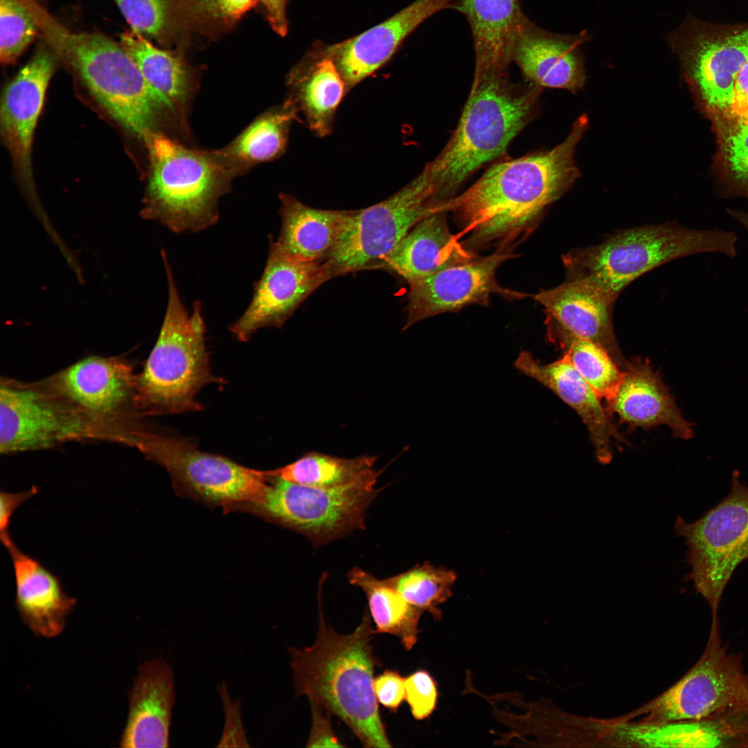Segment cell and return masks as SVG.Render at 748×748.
Wrapping results in <instances>:
<instances>
[{"instance_id": "35", "label": "cell", "mask_w": 748, "mask_h": 748, "mask_svg": "<svg viewBox=\"0 0 748 748\" xmlns=\"http://www.w3.org/2000/svg\"><path fill=\"white\" fill-rule=\"evenodd\" d=\"M456 579L453 571L425 562L386 580L409 604L440 620L439 607L452 596Z\"/></svg>"}, {"instance_id": "48", "label": "cell", "mask_w": 748, "mask_h": 748, "mask_svg": "<svg viewBox=\"0 0 748 748\" xmlns=\"http://www.w3.org/2000/svg\"><path fill=\"white\" fill-rule=\"evenodd\" d=\"M727 213L748 232V212L740 209L727 208Z\"/></svg>"}, {"instance_id": "2", "label": "cell", "mask_w": 748, "mask_h": 748, "mask_svg": "<svg viewBox=\"0 0 748 748\" xmlns=\"http://www.w3.org/2000/svg\"><path fill=\"white\" fill-rule=\"evenodd\" d=\"M375 634L367 612L353 632L343 635L328 626L320 609L315 641L288 652L295 697L305 695L310 705L340 718L364 747H391L373 687Z\"/></svg>"}, {"instance_id": "10", "label": "cell", "mask_w": 748, "mask_h": 748, "mask_svg": "<svg viewBox=\"0 0 748 748\" xmlns=\"http://www.w3.org/2000/svg\"><path fill=\"white\" fill-rule=\"evenodd\" d=\"M437 205L433 186L422 171L387 199L354 210L334 248L323 260L332 278L376 269L380 262Z\"/></svg>"}, {"instance_id": "3", "label": "cell", "mask_w": 748, "mask_h": 748, "mask_svg": "<svg viewBox=\"0 0 748 748\" xmlns=\"http://www.w3.org/2000/svg\"><path fill=\"white\" fill-rule=\"evenodd\" d=\"M540 89L516 84L507 73L472 82L456 129L422 170L438 204L456 195L470 175L506 150L532 118Z\"/></svg>"}, {"instance_id": "43", "label": "cell", "mask_w": 748, "mask_h": 748, "mask_svg": "<svg viewBox=\"0 0 748 748\" xmlns=\"http://www.w3.org/2000/svg\"><path fill=\"white\" fill-rule=\"evenodd\" d=\"M37 492L38 488L36 487L16 492L3 490L0 492V537L6 549L14 543L9 533L12 515L19 506L35 495Z\"/></svg>"}, {"instance_id": "1", "label": "cell", "mask_w": 748, "mask_h": 748, "mask_svg": "<svg viewBox=\"0 0 748 748\" xmlns=\"http://www.w3.org/2000/svg\"><path fill=\"white\" fill-rule=\"evenodd\" d=\"M588 125L586 115L553 148L498 163L459 195L438 203L433 213H451L473 253L495 247L513 250L537 226L545 209L575 181L576 148Z\"/></svg>"}, {"instance_id": "39", "label": "cell", "mask_w": 748, "mask_h": 748, "mask_svg": "<svg viewBox=\"0 0 748 748\" xmlns=\"http://www.w3.org/2000/svg\"><path fill=\"white\" fill-rule=\"evenodd\" d=\"M256 0H174L184 20L192 24H226L249 10Z\"/></svg>"}, {"instance_id": "45", "label": "cell", "mask_w": 748, "mask_h": 748, "mask_svg": "<svg viewBox=\"0 0 748 748\" xmlns=\"http://www.w3.org/2000/svg\"><path fill=\"white\" fill-rule=\"evenodd\" d=\"M264 6L268 21L274 30L281 36L287 32L285 14L286 0H260Z\"/></svg>"}, {"instance_id": "18", "label": "cell", "mask_w": 748, "mask_h": 748, "mask_svg": "<svg viewBox=\"0 0 748 748\" xmlns=\"http://www.w3.org/2000/svg\"><path fill=\"white\" fill-rule=\"evenodd\" d=\"M55 66V55L41 45L7 85L1 105V134L24 177H31L30 154L35 130Z\"/></svg>"}, {"instance_id": "11", "label": "cell", "mask_w": 748, "mask_h": 748, "mask_svg": "<svg viewBox=\"0 0 748 748\" xmlns=\"http://www.w3.org/2000/svg\"><path fill=\"white\" fill-rule=\"evenodd\" d=\"M265 472L268 483L262 499L240 510L299 532L316 544L364 527L366 510L377 492L359 486L328 489L301 485Z\"/></svg>"}, {"instance_id": "6", "label": "cell", "mask_w": 748, "mask_h": 748, "mask_svg": "<svg viewBox=\"0 0 748 748\" xmlns=\"http://www.w3.org/2000/svg\"><path fill=\"white\" fill-rule=\"evenodd\" d=\"M168 299L163 323L139 377L143 404L159 414L201 411L196 395L206 385L223 384L210 368L200 301L189 314L175 284L167 253L161 250Z\"/></svg>"}, {"instance_id": "4", "label": "cell", "mask_w": 748, "mask_h": 748, "mask_svg": "<svg viewBox=\"0 0 748 748\" xmlns=\"http://www.w3.org/2000/svg\"><path fill=\"white\" fill-rule=\"evenodd\" d=\"M143 142L150 170L141 216L176 233L215 224L217 202L236 176L217 150L191 149L159 132Z\"/></svg>"}, {"instance_id": "33", "label": "cell", "mask_w": 748, "mask_h": 748, "mask_svg": "<svg viewBox=\"0 0 748 748\" xmlns=\"http://www.w3.org/2000/svg\"><path fill=\"white\" fill-rule=\"evenodd\" d=\"M348 578L366 594L376 634L393 635L404 648L411 650L418 641L423 611L406 601L386 579H377L359 567L352 569Z\"/></svg>"}, {"instance_id": "38", "label": "cell", "mask_w": 748, "mask_h": 748, "mask_svg": "<svg viewBox=\"0 0 748 748\" xmlns=\"http://www.w3.org/2000/svg\"><path fill=\"white\" fill-rule=\"evenodd\" d=\"M133 31L161 40L172 21L170 0H113Z\"/></svg>"}, {"instance_id": "24", "label": "cell", "mask_w": 748, "mask_h": 748, "mask_svg": "<svg viewBox=\"0 0 748 748\" xmlns=\"http://www.w3.org/2000/svg\"><path fill=\"white\" fill-rule=\"evenodd\" d=\"M7 550L13 565L15 603L22 621L37 636L60 634L77 599L65 593L57 576L15 543Z\"/></svg>"}, {"instance_id": "46", "label": "cell", "mask_w": 748, "mask_h": 748, "mask_svg": "<svg viewBox=\"0 0 748 748\" xmlns=\"http://www.w3.org/2000/svg\"><path fill=\"white\" fill-rule=\"evenodd\" d=\"M748 98V62L740 69L736 74L730 95L729 109L725 119L721 122L727 121L729 118L732 109L740 103ZM715 124V123H714Z\"/></svg>"}, {"instance_id": "16", "label": "cell", "mask_w": 748, "mask_h": 748, "mask_svg": "<svg viewBox=\"0 0 748 748\" xmlns=\"http://www.w3.org/2000/svg\"><path fill=\"white\" fill-rule=\"evenodd\" d=\"M589 39L587 30L575 35L552 33L525 15L513 42L512 62L531 84L576 93L585 82L582 46Z\"/></svg>"}, {"instance_id": "26", "label": "cell", "mask_w": 748, "mask_h": 748, "mask_svg": "<svg viewBox=\"0 0 748 748\" xmlns=\"http://www.w3.org/2000/svg\"><path fill=\"white\" fill-rule=\"evenodd\" d=\"M60 411L40 393L1 386L0 450L10 454L51 446L67 434Z\"/></svg>"}, {"instance_id": "12", "label": "cell", "mask_w": 748, "mask_h": 748, "mask_svg": "<svg viewBox=\"0 0 748 748\" xmlns=\"http://www.w3.org/2000/svg\"><path fill=\"white\" fill-rule=\"evenodd\" d=\"M142 449L171 477L176 492L226 512L259 502L268 477L226 457L202 452L193 443L168 436H147Z\"/></svg>"}, {"instance_id": "7", "label": "cell", "mask_w": 748, "mask_h": 748, "mask_svg": "<svg viewBox=\"0 0 748 748\" xmlns=\"http://www.w3.org/2000/svg\"><path fill=\"white\" fill-rule=\"evenodd\" d=\"M42 29L55 52L78 75L93 96L128 132L144 141L159 116L175 121L161 96L146 82L121 44L96 32L73 33L53 21Z\"/></svg>"}, {"instance_id": "32", "label": "cell", "mask_w": 748, "mask_h": 748, "mask_svg": "<svg viewBox=\"0 0 748 748\" xmlns=\"http://www.w3.org/2000/svg\"><path fill=\"white\" fill-rule=\"evenodd\" d=\"M376 456L340 458L309 452L283 467L267 470L285 481L328 489L359 486L375 488L381 473L375 468Z\"/></svg>"}, {"instance_id": "30", "label": "cell", "mask_w": 748, "mask_h": 748, "mask_svg": "<svg viewBox=\"0 0 748 748\" xmlns=\"http://www.w3.org/2000/svg\"><path fill=\"white\" fill-rule=\"evenodd\" d=\"M299 110L285 99L262 113L218 152L237 176L251 167L274 160L286 149L290 127L299 121Z\"/></svg>"}, {"instance_id": "34", "label": "cell", "mask_w": 748, "mask_h": 748, "mask_svg": "<svg viewBox=\"0 0 748 748\" xmlns=\"http://www.w3.org/2000/svg\"><path fill=\"white\" fill-rule=\"evenodd\" d=\"M546 339L569 357L600 398L607 402L614 396L623 371L607 350L589 339L555 326H546Z\"/></svg>"}, {"instance_id": "27", "label": "cell", "mask_w": 748, "mask_h": 748, "mask_svg": "<svg viewBox=\"0 0 748 748\" xmlns=\"http://www.w3.org/2000/svg\"><path fill=\"white\" fill-rule=\"evenodd\" d=\"M279 199L282 225L276 242L302 261L323 260L336 245L354 212L313 208L289 194H280Z\"/></svg>"}, {"instance_id": "37", "label": "cell", "mask_w": 748, "mask_h": 748, "mask_svg": "<svg viewBox=\"0 0 748 748\" xmlns=\"http://www.w3.org/2000/svg\"><path fill=\"white\" fill-rule=\"evenodd\" d=\"M720 157L733 190L748 197V124L717 123Z\"/></svg>"}, {"instance_id": "14", "label": "cell", "mask_w": 748, "mask_h": 748, "mask_svg": "<svg viewBox=\"0 0 748 748\" xmlns=\"http://www.w3.org/2000/svg\"><path fill=\"white\" fill-rule=\"evenodd\" d=\"M331 278L322 260H299L271 242L251 301L230 326L231 332L239 341H246L262 328L281 327L314 290Z\"/></svg>"}, {"instance_id": "5", "label": "cell", "mask_w": 748, "mask_h": 748, "mask_svg": "<svg viewBox=\"0 0 748 748\" xmlns=\"http://www.w3.org/2000/svg\"><path fill=\"white\" fill-rule=\"evenodd\" d=\"M738 241L732 231L669 222L621 231L600 244L573 249L562 260L567 278L589 281L616 301L631 282L667 262L700 253L735 258Z\"/></svg>"}, {"instance_id": "31", "label": "cell", "mask_w": 748, "mask_h": 748, "mask_svg": "<svg viewBox=\"0 0 748 748\" xmlns=\"http://www.w3.org/2000/svg\"><path fill=\"white\" fill-rule=\"evenodd\" d=\"M64 393L90 411L109 412L127 396L132 385L130 372L115 360L92 357L69 367L60 375Z\"/></svg>"}, {"instance_id": "20", "label": "cell", "mask_w": 748, "mask_h": 748, "mask_svg": "<svg viewBox=\"0 0 748 748\" xmlns=\"http://www.w3.org/2000/svg\"><path fill=\"white\" fill-rule=\"evenodd\" d=\"M607 410L630 427L650 429L664 425L675 438L689 440L694 436L695 423L684 417L674 396L648 360L626 362Z\"/></svg>"}, {"instance_id": "47", "label": "cell", "mask_w": 748, "mask_h": 748, "mask_svg": "<svg viewBox=\"0 0 748 748\" xmlns=\"http://www.w3.org/2000/svg\"><path fill=\"white\" fill-rule=\"evenodd\" d=\"M733 121L748 124V98L732 109L729 118L726 122Z\"/></svg>"}, {"instance_id": "23", "label": "cell", "mask_w": 748, "mask_h": 748, "mask_svg": "<svg viewBox=\"0 0 748 748\" xmlns=\"http://www.w3.org/2000/svg\"><path fill=\"white\" fill-rule=\"evenodd\" d=\"M477 258L452 233L446 213L418 222L377 269L392 271L409 284Z\"/></svg>"}, {"instance_id": "29", "label": "cell", "mask_w": 748, "mask_h": 748, "mask_svg": "<svg viewBox=\"0 0 748 748\" xmlns=\"http://www.w3.org/2000/svg\"><path fill=\"white\" fill-rule=\"evenodd\" d=\"M120 44L132 58L146 82L163 98L181 124L195 90L193 73L181 58L160 49L132 30L120 35Z\"/></svg>"}, {"instance_id": "15", "label": "cell", "mask_w": 748, "mask_h": 748, "mask_svg": "<svg viewBox=\"0 0 748 748\" xmlns=\"http://www.w3.org/2000/svg\"><path fill=\"white\" fill-rule=\"evenodd\" d=\"M515 256L512 250L497 249L492 254L451 267L409 284L406 307V330L419 321L472 305H488L492 295L522 299L527 294L500 285L496 272Z\"/></svg>"}, {"instance_id": "22", "label": "cell", "mask_w": 748, "mask_h": 748, "mask_svg": "<svg viewBox=\"0 0 748 748\" xmlns=\"http://www.w3.org/2000/svg\"><path fill=\"white\" fill-rule=\"evenodd\" d=\"M175 700L171 666L161 659L141 664L129 692L128 717L120 747H168Z\"/></svg>"}, {"instance_id": "28", "label": "cell", "mask_w": 748, "mask_h": 748, "mask_svg": "<svg viewBox=\"0 0 748 748\" xmlns=\"http://www.w3.org/2000/svg\"><path fill=\"white\" fill-rule=\"evenodd\" d=\"M287 84L286 99L303 114L310 130L319 137L331 133L336 110L347 93L334 62L319 55L302 62L289 73Z\"/></svg>"}, {"instance_id": "8", "label": "cell", "mask_w": 748, "mask_h": 748, "mask_svg": "<svg viewBox=\"0 0 748 748\" xmlns=\"http://www.w3.org/2000/svg\"><path fill=\"white\" fill-rule=\"evenodd\" d=\"M674 531L687 547L691 571L684 580L706 601L711 626L717 625L724 591L738 567L748 560V486L738 470L732 472L725 497L693 522L677 516Z\"/></svg>"}, {"instance_id": "42", "label": "cell", "mask_w": 748, "mask_h": 748, "mask_svg": "<svg viewBox=\"0 0 748 748\" xmlns=\"http://www.w3.org/2000/svg\"><path fill=\"white\" fill-rule=\"evenodd\" d=\"M310 706L312 721L306 746L308 747H344V745L341 743L333 732L330 721L332 715L317 706L310 705Z\"/></svg>"}, {"instance_id": "21", "label": "cell", "mask_w": 748, "mask_h": 748, "mask_svg": "<svg viewBox=\"0 0 748 748\" xmlns=\"http://www.w3.org/2000/svg\"><path fill=\"white\" fill-rule=\"evenodd\" d=\"M515 367L522 374L541 383L573 409L586 425L599 463H609L612 458L614 441L623 438L596 394L573 366L569 357H562L551 363L542 364L527 351L517 357Z\"/></svg>"}, {"instance_id": "41", "label": "cell", "mask_w": 748, "mask_h": 748, "mask_svg": "<svg viewBox=\"0 0 748 748\" xmlns=\"http://www.w3.org/2000/svg\"><path fill=\"white\" fill-rule=\"evenodd\" d=\"M405 678L394 670H386L374 678L376 698L384 706L396 711L405 700Z\"/></svg>"}, {"instance_id": "36", "label": "cell", "mask_w": 748, "mask_h": 748, "mask_svg": "<svg viewBox=\"0 0 748 748\" xmlns=\"http://www.w3.org/2000/svg\"><path fill=\"white\" fill-rule=\"evenodd\" d=\"M37 18L23 0H0V61L12 64L35 39Z\"/></svg>"}, {"instance_id": "13", "label": "cell", "mask_w": 748, "mask_h": 748, "mask_svg": "<svg viewBox=\"0 0 748 748\" xmlns=\"http://www.w3.org/2000/svg\"><path fill=\"white\" fill-rule=\"evenodd\" d=\"M667 41L713 123L724 121L734 78L748 62V24L716 26L688 19Z\"/></svg>"}, {"instance_id": "17", "label": "cell", "mask_w": 748, "mask_h": 748, "mask_svg": "<svg viewBox=\"0 0 748 748\" xmlns=\"http://www.w3.org/2000/svg\"><path fill=\"white\" fill-rule=\"evenodd\" d=\"M456 0H416L386 21L326 48L323 56L336 65L347 93L384 65L404 39L439 11L454 9Z\"/></svg>"}, {"instance_id": "9", "label": "cell", "mask_w": 748, "mask_h": 748, "mask_svg": "<svg viewBox=\"0 0 748 748\" xmlns=\"http://www.w3.org/2000/svg\"><path fill=\"white\" fill-rule=\"evenodd\" d=\"M639 713L647 723L748 716V673L740 655L723 645L718 625L694 666Z\"/></svg>"}, {"instance_id": "25", "label": "cell", "mask_w": 748, "mask_h": 748, "mask_svg": "<svg viewBox=\"0 0 748 748\" xmlns=\"http://www.w3.org/2000/svg\"><path fill=\"white\" fill-rule=\"evenodd\" d=\"M454 9L466 19L475 66L473 82L507 73L517 28L525 17L519 0H456Z\"/></svg>"}, {"instance_id": "19", "label": "cell", "mask_w": 748, "mask_h": 748, "mask_svg": "<svg viewBox=\"0 0 748 748\" xmlns=\"http://www.w3.org/2000/svg\"><path fill=\"white\" fill-rule=\"evenodd\" d=\"M546 315V326L564 329L603 346L623 368L624 360L613 330L615 300L593 283L567 278L561 285L532 296Z\"/></svg>"}, {"instance_id": "44", "label": "cell", "mask_w": 748, "mask_h": 748, "mask_svg": "<svg viewBox=\"0 0 748 748\" xmlns=\"http://www.w3.org/2000/svg\"><path fill=\"white\" fill-rule=\"evenodd\" d=\"M226 713L225 729L222 738L220 742V746L226 742H245L242 726L240 718L239 703L231 704L229 697L224 702Z\"/></svg>"}, {"instance_id": "40", "label": "cell", "mask_w": 748, "mask_h": 748, "mask_svg": "<svg viewBox=\"0 0 748 748\" xmlns=\"http://www.w3.org/2000/svg\"><path fill=\"white\" fill-rule=\"evenodd\" d=\"M405 700L413 718L422 720L428 718L437 704L436 684L430 674L419 670L405 678Z\"/></svg>"}]
</instances>
